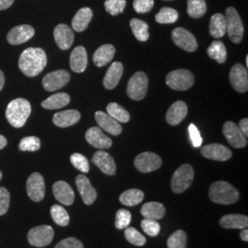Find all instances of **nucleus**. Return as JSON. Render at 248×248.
Here are the masks:
<instances>
[{"label":"nucleus","mask_w":248,"mask_h":248,"mask_svg":"<svg viewBox=\"0 0 248 248\" xmlns=\"http://www.w3.org/2000/svg\"><path fill=\"white\" fill-rule=\"evenodd\" d=\"M47 64V56L41 48H28L24 50L18 59L20 71L29 78H34L41 74Z\"/></svg>","instance_id":"f257e3e1"},{"label":"nucleus","mask_w":248,"mask_h":248,"mask_svg":"<svg viewBox=\"0 0 248 248\" xmlns=\"http://www.w3.org/2000/svg\"><path fill=\"white\" fill-rule=\"evenodd\" d=\"M31 113V103L25 98H16L10 101L7 107L6 118L13 127L21 128L26 124Z\"/></svg>","instance_id":"f03ea898"},{"label":"nucleus","mask_w":248,"mask_h":248,"mask_svg":"<svg viewBox=\"0 0 248 248\" xmlns=\"http://www.w3.org/2000/svg\"><path fill=\"white\" fill-rule=\"evenodd\" d=\"M212 202L217 204L229 205L239 200L238 190L226 181H216L212 184L209 191Z\"/></svg>","instance_id":"7ed1b4c3"},{"label":"nucleus","mask_w":248,"mask_h":248,"mask_svg":"<svg viewBox=\"0 0 248 248\" xmlns=\"http://www.w3.org/2000/svg\"><path fill=\"white\" fill-rule=\"evenodd\" d=\"M193 179H194L193 168L188 164H184L180 166L175 171L171 179V188L173 192L177 194L184 192L186 189L191 186Z\"/></svg>","instance_id":"20e7f679"},{"label":"nucleus","mask_w":248,"mask_h":248,"mask_svg":"<svg viewBox=\"0 0 248 248\" xmlns=\"http://www.w3.org/2000/svg\"><path fill=\"white\" fill-rule=\"evenodd\" d=\"M226 33L233 44H240L244 36V25L237 10L230 7L226 9Z\"/></svg>","instance_id":"39448f33"},{"label":"nucleus","mask_w":248,"mask_h":248,"mask_svg":"<svg viewBox=\"0 0 248 248\" xmlns=\"http://www.w3.org/2000/svg\"><path fill=\"white\" fill-rule=\"evenodd\" d=\"M148 89V78L145 73L137 72L130 78L127 86V95L133 100L145 98Z\"/></svg>","instance_id":"423d86ee"},{"label":"nucleus","mask_w":248,"mask_h":248,"mask_svg":"<svg viewBox=\"0 0 248 248\" xmlns=\"http://www.w3.org/2000/svg\"><path fill=\"white\" fill-rule=\"evenodd\" d=\"M166 83L170 89L184 91L190 89L194 84L193 74L186 69H177L167 76Z\"/></svg>","instance_id":"0eeeda50"},{"label":"nucleus","mask_w":248,"mask_h":248,"mask_svg":"<svg viewBox=\"0 0 248 248\" xmlns=\"http://www.w3.org/2000/svg\"><path fill=\"white\" fill-rule=\"evenodd\" d=\"M53 229L50 225H40L31 229L28 232V241L30 245L35 248H45L52 243Z\"/></svg>","instance_id":"6e6552de"},{"label":"nucleus","mask_w":248,"mask_h":248,"mask_svg":"<svg viewBox=\"0 0 248 248\" xmlns=\"http://www.w3.org/2000/svg\"><path fill=\"white\" fill-rule=\"evenodd\" d=\"M134 166L142 173H150L161 168L162 159L158 155L155 153L144 152L136 156Z\"/></svg>","instance_id":"1a4fd4ad"},{"label":"nucleus","mask_w":248,"mask_h":248,"mask_svg":"<svg viewBox=\"0 0 248 248\" xmlns=\"http://www.w3.org/2000/svg\"><path fill=\"white\" fill-rule=\"evenodd\" d=\"M222 133L226 138L227 142L234 148H244L248 145V139L245 134L241 132L239 127L231 122H226L222 127Z\"/></svg>","instance_id":"9d476101"},{"label":"nucleus","mask_w":248,"mask_h":248,"mask_svg":"<svg viewBox=\"0 0 248 248\" xmlns=\"http://www.w3.org/2000/svg\"><path fill=\"white\" fill-rule=\"evenodd\" d=\"M27 194L33 202H39L45 195V178L40 173H32L27 180Z\"/></svg>","instance_id":"9b49d317"},{"label":"nucleus","mask_w":248,"mask_h":248,"mask_svg":"<svg viewBox=\"0 0 248 248\" xmlns=\"http://www.w3.org/2000/svg\"><path fill=\"white\" fill-rule=\"evenodd\" d=\"M172 39L175 45L188 53L195 52L198 49L195 37L184 28H176L172 31Z\"/></svg>","instance_id":"f8f14e48"},{"label":"nucleus","mask_w":248,"mask_h":248,"mask_svg":"<svg viewBox=\"0 0 248 248\" xmlns=\"http://www.w3.org/2000/svg\"><path fill=\"white\" fill-rule=\"evenodd\" d=\"M70 81V74L65 70H57V71L49 73L45 76L43 79V87L46 91H56L62 89Z\"/></svg>","instance_id":"ddd939ff"},{"label":"nucleus","mask_w":248,"mask_h":248,"mask_svg":"<svg viewBox=\"0 0 248 248\" xmlns=\"http://www.w3.org/2000/svg\"><path fill=\"white\" fill-rule=\"evenodd\" d=\"M229 79L235 91L239 93H245L248 91V69L244 65L240 63H235L231 69Z\"/></svg>","instance_id":"4468645a"},{"label":"nucleus","mask_w":248,"mask_h":248,"mask_svg":"<svg viewBox=\"0 0 248 248\" xmlns=\"http://www.w3.org/2000/svg\"><path fill=\"white\" fill-rule=\"evenodd\" d=\"M85 137L90 145L98 149H108L112 145V140L98 127L89 128Z\"/></svg>","instance_id":"2eb2a0df"},{"label":"nucleus","mask_w":248,"mask_h":248,"mask_svg":"<svg viewBox=\"0 0 248 248\" xmlns=\"http://www.w3.org/2000/svg\"><path fill=\"white\" fill-rule=\"evenodd\" d=\"M35 34L34 29L30 25H19L9 31L7 40L10 45H18L31 40Z\"/></svg>","instance_id":"dca6fc26"},{"label":"nucleus","mask_w":248,"mask_h":248,"mask_svg":"<svg viewBox=\"0 0 248 248\" xmlns=\"http://www.w3.org/2000/svg\"><path fill=\"white\" fill-rule=\"evenodd\" d=\"M53 37L56 45L61 50L69 49L75 39L73 30L66 24H59L55 27L53 31Z\"/></svg>","instance_id":"f3484780"},{"label":"nucleus","mask_w":248,"mask_h":248,"mask_svg":"<svg viewBox=\"0 0 248 248\" xmlns=\"http://www.w3.org/2000/svg\"><path fill=\"white\" fill-rule=\"evenodd\" d=\"M202 154L204 157L215 161H227L232 157V152L220 143H211L202 147Z\"/></svg>","instance_id":"a211bd4d"},{"label":"nucleus","mask_w":248,"mask_h":248,"mask_svg":"<svg viewBox=\"0 0 248 248\" xmlns=\"http://www.w3.org/2000/svg\"><path fill=\"white\" fill-rule=\"evenodd\" d=\"M76 184L82 197L83 202L87 205H91L97 199V191L85 175H79L76 178Z\"/></svg>","instance_id":"6ab92c4d"},{"label":"nucleus","mask_w":248,"mask_h":248,"mask_svg":"<svg viewBox=\"0 0 248 248\" xmlns=\"http://www.w3.org/2000/svg\"><path fill=\"white\" fill-rule=\"evenodd\" d=\"M92 162L100 169L104 174L114 176L116 174L115 161L112 156L105 151H98L92 157Z\"/></svg>","instance_id":"aec40b11"},{"label":"nucleus","mask_w":248,"mask_h":248,"mask_svg":"<svg viewBox=\"0 0 248 248\" xmlns=\"http://www.w3.org/2000/svg\"><path fill=\"white\" fill-rule=\"evenodd\" d=\"M95 119H96V122L98 123V126L109 134L118 136L123 132V127L120 123L117 122L108 113L100 110L97 111L95 113Z\"/></svg>","instance_id":"412c9836"},{"label":"nucleus","mask_w":248,"mask_h":248,"mask_svg":"<svg viewBox=\"0 0 248 248\" xmlns=\"http://www.w3.org/2000/svg\"><path fill=\"white\" fill-rule=\"evenodd\" d=\"M53 195L60 203L70 206L75 201V193L71 186L65 181H57L53 184Z\"/></svg>","instance_id":"4be33fe9"},{"label":"nucleus","mask_w":248,"mask_h":248,"mask_svg":"<svg viewBox=\"0 0 248 248\" xmlns=\"http://www.w3.org/2000/svg\"><path fill=\"white\" fill-rule=\"evenodd\" d=\"M186 114H187V107L186 103L184 101L177 100L169 108L166 116V120L168 124L172 126H176L186 118Z\"/></svg>","instance_id":"5701e85b"},{"label":"nucleus","mask_w":248,"mask_h":248,"mask_svg":"<svg viewBox=\"0 0 248 248\" xmlns=\"http://www.w3.org/2000/svg\"><path fill=\"white\" fill-rule=\"evenodd\" d=\"M123 74H124L123 63L120 62H112L109 68L108 69L105 78L103 79L104 88L108 90L115 89L123 77Z\"/></svg>","instance_id":"b1692460"},{"label":"nucleus","mask_w":248,"mask_h":248,"mask_svg":"<svg viewBox=\"0 0 248 248\" xmlns=\"http://www.w3.org/2000/svg\"><path fill=\"white\" fill-rule=\"evenodd\" d=\"M81 114L78 110L68 109L61 112H57L53 115V122L54 125L60 128L70 127L79 122Z\"/></svg>","instance_id":"393cba45"},{"label":"nucleus","mask_w":248,"mask_h":248,"mask_svg":"<svg viewBox=\"0 0 248 248\" xmlns=\"http://www.w3.org/2000/svg\"><path fill=\"white\" fill-rule=\"evenodd\" d=\"M88 66V53L83 46L76 47L70 55V67L76 73H82Z\"/></svg>","instance_id":"a878e982"},{"label":"nucleus","mask_w":248,"mask_h":248,"mask_svg":"<svg viewBox=\"0 0 248 248\" xmlns=\"http://www.w3.org/2000/svg\"><path fill=\"white\" fill-rule=\"evenodd\" d=\"M220 224L225 229L248 228V217L242 214H227L221 218Z\"/></svg>","instance_id":"bb28decb"},{"label":"nucleus","mask_w":248,"mask_h":248,"mask_svg":"<svg viewBox=\"0 0 248 248\" xmlns=\"http://www.w3.org/2000/svg\"><path fill=\"white\" fill-rule=\"evenodd\" d=\"M115 47L111 45H104L98 48L93 55V62L98 66H105L111 62L115 55Z\"/></svg>","instance_id":"cd10ccee"},{"label":"nucleus","mask_w":248,"mask_h":248,"mask_svg":"<svg viewBox=\"0 0 248 248\" xmlns=\"http://www.w3.org/2000/svg\"><path fill=\"white\" fill-rule=\"evenodd\" d=\"M92 17H93V12L89 8L80 9L72 20L73 29L78 32L84 31L89 26Z\"/></svg>","instance_id":"c85d7f7f"},{"label":"nucleus","mask_w":248,"mask_h":248,"mask_svg":"<svg viewBox=\"0 0 248 248\" xmlns=\"http://www.w3.org/2000/svg\"><path fill=\"white\" fill-rule=\"evenodd\" d=\"M141 213H142V216L146 219L159 220L165 216L166 209L163 204L152 202L143 204V206L141 209Z\"/></svg>","instance_id":"c756f323"},{"label":"nucleus","mask_w":248,"mask_h":248,"mask_svg":"<svg viewBox=\"0 0 248 248\" xmlns=\"http://www.w3.org/2000/svg\"><path fill=\"white\" fill-rule=\"evenodd\" d=\"M70 103V97L66 93H57L50 96L42 102V107L46 109H57L67 106Z\"/></svg>","instance_id":"7c9ffc66"},{"label":"nucleus","mask_w":248,"mask_h":248,"mask_svg":"<svg viewBox=\"0 0 248 248\" xmlns=\"http://www.w3.org/2000/svg\"><path fill=\"white\" fill-rule=\"evenodd\" d=\"M210 33L213 38L220 39L226 33V18L221 14L216 13L211 18Z\"/></svg>","instance_id":"2f4dec72"},{"label":"nucleus","mask_w":248,"mask_h":248,"mask_svg":"<svg viewBox=\"0 0 248 248\" xmlns=\"http://www.w3.org/2000/svg\"><path fill=\"white\" fill-rule=\"evenodd\" d=\"M144 198V194L142 190L137 188H131L124 191L122 195L120 196L121 203L125 206H135L141 203Z\"/></svg>","instance_id":"473e14b6"},{"label":"nucleus","mask_w":248,"mask_h":248,"mask_svg":"<svg viewBox=\"0 0 248 248\" xmlns=\"http://www.w3.org/2000/svg\"><path fill=\"white\" fill-rule=\"evenodd\" d=\"M130 26L132 29L134 37L140 42H146L149 39L148 24L139 18H133L130 21Z\"/></svg>","instance_id":"72a5a7b5"},{"label":"nucleus","mask_w":248,"mask_h":248,"mask_svg":"<svg viewBox=\"0 0 248 248\" xmlns=\"http://www.w3.org/2000/svg\"><path fill=\"white\" fill-rule=\"evenodd\" d=\"M207 53L209 56L217 61L219 63H223L227 59V51L225 45L221 41H214L213 44L208 48Z\"/></svg>","instance_id":"f704fd0d"},{"label":"nucleus","mask_w":248,"mask_h":248,"mask_svg":"<svg viewBox=\"0 0 248 248\" xmlns=\"http://www.w3.org/2000/svg\"><path fill=\"white\" fill-rule=\"evenodd\" d=\"M107 112L119 123H128L131 119L129 112L120 104L111 102L107 106Z\"/></svg>","instance_id":"c9c22d12"},{"label":"nucleus","mask_w":248,"mask_h":248,"mask_svg":"<svg viewBox=\"0 0 248 248\" xmlns=\"http://www.w3.org/2000/svg\"><path fill=\"white\" fill-rule=\"evenodd\" d=\"M187 14L189 17L199 18L203 17L207 11L205 0H187Z\"/></svg>","instance_id":"e433bc0d"},{"label":"nucleus","mask_w":248,"mask_h":248,"mask_svg":"<svg viewBox=\"0 0 248 248\" xmlns=\"http://www.w3.org/2000/svg\"><path fill=\"white\" fill-rule=\"evenodd\" d=\"M178 18L177 10L171 8H162L155 15V21L159 24H172Z\"/></svg>","instance_id":"4c0bfd02"},{"label":"nucleus","mask_w":248,"mask_h":248,"mask_svg":"<svg viewBox=\"0 0 248 248\" xmlns=\"http://www.w3.org/2000/svg\"><path fill=\"white\" fill-rule=\"evenodd\" d=\"M51 215L54 222L59 226H67L69 224V214L61 205H53L51 208Z\"/></svg>","instance_id":"58836bf2"},{"label":"nucleus","mask_w":248,"mask_h":248,"mask_svg":"<svg viewBox=\"0 0 248 248\" xmlns=\"http://www.w3.org/2000/svg\"><path fill=\"white\" fill-rule=\"evenodd\" d=\"M124 236L129 243L133 244L136 247H142L146 243L145 237L142 235L139 231L136 230L133 227L125 228Z\"/></svg>","instance_id":"ea45409f"},{"label":"nucleus","mask_w":248,"mask_h":248,"mask_svg":"<svg viewBox=\"0 0 248 248\" xmlns=\"http://www.w3.org/2000/svg\"><path fill=\"white\" fill-rule=\"evenodd\" d=\"M186 233L182 230H177L169 236L168 248H186Z\"/></svg>","instance_id":"a19ab883"},{"label":"nucleus","mask_w":248,"mask_h":248,"mask_svg":"<svg viewBox=\"0 0 248 248\" xmlns=\"http://www.w3.org/2000/svg\"><path fill=\"white\" fill-rule=\"evenodd\" d=\"M40 148H41V140L35 136L25 137L18 144V149L23 152H36Z\"/></svg>","instance_id":"79ce46f5"},{"label":"nucleus","mask_w":248,"mask_h":248,"mask_svg":"<svg viewBox=\"0 0 248 248\" xmlns=\"http://www.w3.org/2000/svg\"><path fill=\"white\" fill-rule=\"evenodd\" d=\"M104 6L108 14L111 16H117L124 12L126 7V0H106Z\"/></svg>","instance_id":"37998d69"},{"label":"nucleus","mask_w":248,"mask_h":248,"mask_svg":"<svg viewBox=\"0 0 248 248\" xmlns=\"http://www.w3.org/2000/svg\"><path fill=\"white\" fill-rule=\"evenodd\" d=\"M132 221V214L124 209H120L116 213L115 226L117 229L123 230L127 228Z\"/></svg>","instance_id":"c03bdc74"},{"label":"nucleus","mask_w":248,"mask_h":248,"mask_svg":"<svg viewBox=\"0 0 248 248\" xmlns=\"http://www.w3.org/2000/svg\"><path fill=\"white\" fill-rule=\"evenodd\" d=\"M70 161H71L72 165L78 170L81 171L82 173H89V160L87 159V157L84 156L83 155L78 154V153H75L72 155Z\"/></svg>","instance_id":"a18cd8bd"},{"label":"nucleus","mask_w":248,"mask_h":248,"mask_svg":"<svg viewBox=\"0 0 248 248\" xmlns=\"http://www.w3.org/2000/svg\"><path fill=\"white\" fill-rule=\"evenodd\" d=\"M142 230L150 236H156L160 232L159 222L156 220H151V219H143L141 222Z\"/></svg>","instance_id":"49530a36"},{"label":"nucleus","mask_w":248,"mask_h":248,"mask_svg":"<svg viewBox=\"0 0 248 248\" xmlns=\"http://www.w3.org/2000/svg\"><path fill=\"white\" fill-rule=\"evenodd\" d=\"M154 0H134L133 4L134 10L140 14L149 12L154 8Z\"/></svg>","instance_id":"de8ad7c7"},{"label":"nucleus","mask_w":248,"mask_h":248,"mask_svg":"<svg viewBox=\"0 0 248 248\" xmlns=\"http://www.w3.org/2000/svg\"><path fill=\"white\" fill-rule=\"evenodd\" d=\"M10 196L9 190L5 187H0V215H4L9 211Z\"/></svg>","instance_id":"09e8293b"},{"label":"nucleus","mask_w":248,"mask_h":248,"mask_svg":"<svg viewBox=\"0 0 248 248\" xmlns=\"http://www.w3.org/2000/svg\"><path fill=\"white\" fill-rule=\"evenodd\" d=\"M188 133H189V137L193 146L196 148L200 147L202 143V138L201 136V133L199 132L198 128L194 124H191L188 126Z\"/></svg>","instance_id":"8fccbe9b"},{"label":"nucleus","mask_w":248,"mask_h":248,"mask_svg":"<svg viewBox=\"0 0 248 248\" xmlns=\"http://www.w3.org/2000/svg\"><path fill=\"white\" fill-rule=\"evenodd\" d=\"M54 248H84L83 244L75 237H68L60 241Z\"/></svg>","instance_id":"3c124183"},{"label":"nucleus","mask_w":248,"mask_h":248,"mask_svg":"<svg viewBox=\"0 0 248 248\" xmlns=\"http://www.w3.org/2000/svg\"><path fill=\"white\" fill-rule=\"evenodd\" d=\"M239 127L241 132L245 134L246 137H248V119L245 118L243 120H241L239 123Z\"/></svg>","instance_id":"603ef678"},{"label":"nucleus","mask_w":248,"mask_h":248,"mask_svg":"<svg viewBox=\"0 0 248 248\" xmlns=\"http://www.w3.org/2000/svg\"><path fill=\"white\" fill-rule=\"evenodd\" d=\"M14 0H0V10L9 9L13 4Z\"/></svg>","instance_id":"864d4df0"},{"label":"nucleus","mask_w":248,"mask_h":248,"mask_svg":"<svg viewBox=\"0 0 248 248\" xmlns=\"http://www.w3.org/2000/svg\"><path fill=\"white\" fill-rule=\"evenodd\" d=\"M240 238L245 241V242H248V228H244L240 232Z\"/></svg>","instance_id":"5fc2aeb1"},{"label":"nucleus","mask_w":248,"mask_h":248,"mask_svg":"<svg viewBox=\"0 0 248 248\" xmlns=\"http://www.w3.org/2000/svg\"><path fill=\"white\" fill-rule=\"evenodd\" d=\"M7 143H8L7 139H6L3 135H0V150L3 149V148H5L6 145H7Z\"/></svg>","instance_id":"6e6d98bb"},{"label":"nucleus","mask_w":248,"mask_h":248,"mask_svg":"<svg viewBox=\"0 0 248 248\" xmlns=\"http://www.w3.org/2000/svg\"><path fill=\"white\" fill-rule=\"evenodd\" d=\"M4 85H5V76L3 72L0 70V91L4 88Z\"/></svg>","instance_id":"4d7b16f0"},{"label":"nucleus","mask_w":248,"mask_h":248,"mask_svg":"<svg viewBox=\"0 0 248 248\" xmlns=\"http://www.w3.org/2000/svg\"><path fill=\"white\" fill-rule=\"evenodd\" d=\"M246 62H247V63H246V65H247V67L248 66V56H247V59H246Z\"/></svg>","instance_id":"13d9d810"},{"label":"nucleus","mask_w":248,"mask_h":248,"mask_svg":"<svg viewBox=\"0 0 248 248\" xmlns=\"http://www.w3.org/2000/svg\"><path fill=\"white\" fill-rule=\"evenodd\" d=\"M1 178H2V172L0 171V180H1Z\"/></svg>","instance_id":"bf43d9fd"},{"label":"nucleus","mask_w":248,"mask_h":248,"mask_svg":"<svg viewBox=\"0 0 248 248\" xmlns=\"http://www.w3.org/2000/svg\"><path fill=\"white\" fill-rule=\"evenodd\" d=\"M166 1H172V0H166Z\"/></svg>","instance_id":"052dcab7"}]
</instances>
